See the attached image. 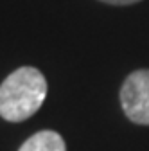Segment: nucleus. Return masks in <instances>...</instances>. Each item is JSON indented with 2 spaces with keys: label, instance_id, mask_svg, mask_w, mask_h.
Masks as SVG:
<instances>
[{
  "label": "nucleus",
  "instance_id": "f257e3e1",
  "mask_svg": "<svg viewBox=\"0 0 149 151\" xmlns=\"http://www.w3.org/2000/svg\"><path fill=\"white\" fill-rule=\"evenodd\" d=\"M47 97V79L34 67H20L0 85V117L22 122L32 117Z\"/></svg>",
  "mask_w": 149,
  "mask_h": 151
},
{
  "label": "nucleus",
  "instance_id": "7ed1b4c3",
  "mask_svg": "<svg viewBox=\"0 0 149 151\" xmlns=\"http://www.w3.org/2000/svg\"><path fill=\"white\" fill-rule=\"evenodd\" d=\"M18 151H67V146L58 131L42 129L29 137Z\"/></svg>",
  "mask_w": 149,
  "mask_h": 151
},
{
  "label": "nucleus",
  "instance_id": "f03ea898",
  "mask_svg": "<svg viewBox=\"0 0 149 151\" xmlns=\"http://www.w3.org/2000/svg\"><path fill=\"white\" fill-rule=\"evenodd\" d=\"M120 104L131 122L149 126V68L135 70L124 79Z\"/></svg>",
  "mask_w": 149,
  "mask_h": 151
},
{
  "label": "nucleus",
  "instance_id": "20e7f679",
  "mask_svg": "<svg viewBox=\"0 0 149 151\" xmlns=\"http://www.w3.org/2000/svg\"><path fill=\"white\" fill-rule=\"evenodd\" d=\"M104 4H111V6H129V4H137L140 0H101Z\"/></svg>",
  "mask_w": 149,
  "mask_h": 151
}]
</instances>
